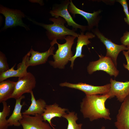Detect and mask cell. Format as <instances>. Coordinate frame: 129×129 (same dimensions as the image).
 <instances>
[{
    "instance_id": "6da1fadb",
    "label": "cell",
    "mask_w": 129,
    "mask_h": 129,
    "mask_svg": "<svg viewBox=\"0 0 129 129\" xmlns=\"http://www.w3.org/2000/svg\"><path fill=\"white\" fill-rule=\"evenodd\" d=\"M110 96L108 93L86 95L80 104V111L84 118L91 121L100 118L111 120L109 110L105 103Z\"/></svg>"
},
{
    "instance_id": "7a4b0ae2",
    "label": "cell",
    "mask_w": 129,
    "mask_h": 129,
    "mask_svg": "<svg viewBox=\"0 0 129 129\" xmlns=\"http://www.w3.org/2000/svg\"><path fill=\"white\" fill-rule=\"evenodd\" d=\"M49 20L53 22V24H46L38 23L30 20L35 24L39 25L45 29L46 35L49 40H52L50 44L51 46H54L58 40H63L65 39L68 35L78 37L79 34L76 32V30L73 28L70 29L67 28L64 25L66 22L62 17H59L49 18Z\"/></svg>"
},
{
    "instance_id": "3957f363",
    "label": "cell",
    "mask_w": 129,
    "mask_h": 129,
    "mask_svg": "<svg viewBox=\"0 0 129 129\" xmlns=\"http://www.w3.org/2000/svg\"><path fill=\"white\" fill-rule=\"evenodd\" d=\"M76 37L68 35L64 39L66 42L64 44H60L56 42L58 48L53 55L54 61H50L49 64L54 68L63 69L68 62L70 59L74 56L71 49L74 43Z\"/></svg>"
},
{
    "instance_id": "277c9868",
    "label": "cell",
    "mask_w": 129,
    "mask_h": 129,
    "mask_svg": "<svg viewBox=\"0 0 129 129\" xmlns=\"http://www.w3.org/2000/svg\"><path fill=\"white\" fill-rule=\"evenodd\" d=\"M70 0H65L60 4L54 5L50 11L51 16L54 18L60 17L64 19L67 24V26L72 27L75 30L80 29L81 31L85 32L87 31V26L81 25L76 23L73 20L68 10Z\"/></svg>"
},
{
    "instance_id": "5b68a950",
    "label": "cell",
    "mask_w": 129,
    "mask_h": 129,
    "mask_svg": "<svg viewBox=\"0 0 129 129\" xmlns=\"http://www.w3.org/2000/svg\"><path fill=\"white\" fill-rule=\"evenodd\" d=\"M98 55L99 59L98 60L90 62L87 66V70L88 74H91L97 71L102 70L111 76L117 77L119 72L112 60L106 56Z\"/></svg>"
},
{
    "instance_id": "8992f818",
    "label": "cell",
    "mask_w": 129,
    "mask_h": 129,
    "mask_svg": "<svg viewBox=\"0 0 129 129\" xmlns=\"http://www.w3.org/2000/svg\"><path fill=\"white\" fill-rule=\"evenodd\" d=\"M91 31L104 45L107 50L106 56L110 58L117 67V59L119 54L122 51L127 50V47L123 44L118 45L113 43L106 37L98 28L94 29Z\"/></svg>"
},
{
    "instance_id": "52a82bcc",
    "label": "cell",
    "mask_w": 129,
    "mask_h": 129,
    "mask_svg": "<svg viewBox=\"0 0 129 129\" xmlns=\"http://www.w3.org/2000/svg\"><path fill=\"white\" fill-rule=\"evenodd\" d=\"M36 83V79L34 75L28 72L26 75L19 78L11 98L16 100L20 98L24 93L31 94L35 87Z\"/></svg>"
},
{
    "instance_id": "ba28073f",
    "label": "cell",
    "mask_w": 129,
    "mask_h": 129,
    "mask_svg": "<svg viewBox=\"0 0 129 129\" xmlns=\"http://www.w3.org/2000/svg\"><path fill=\"white\" fill-rule=\"evenodd\" d=\"M59 85L62 87H66L79 90L84 92L86 95H89L107 94L109 91L110 86V83L99 86L82 82L73 84L66 82L60 83Z\"/></svg>"
},
{
    "instance_id": "9c48e42d",
    "label": "cell",
    "mask_w": 129,
    "mask_h": 129,
    "mask_svg": "<svg viewBox=\"0 0 129 129\" xmlns=\"http://www.w3.org/2000/svg\"><path fill=\"white\" fill-rule=\"evenodd\" d=\"M70 13L75 17V15L78 14L83 16L87 22V31L90 32L95 28H98V24L101 19L100 14L102 11L99 10L90 13L85 11L77 8L74 5L72 1L70 0V4L68 7Z\"/></svg>"
},
{
    "instance_id": "30bf717a",
    "label": "cell",
    "mask_w": 129,
    "mask_h": 129,
    "mask_svg": "<svg viewBox=\"0 0 129 129\" xmlns=\"http://www.w3.org/2000/svg\"><path fill=\"white\" fill-rule=\"evenodd\" d=\"M0 13L5 18L4 29L18 26L23 27L26 29L27 28L22 20V18L25 17L24 15L20 11L11 9L0 5Z\"/></svg>"
},
{
    "instance_id": "8fae6325",
    "label": "cell",
    "mask_w": 129,
    "mask_h": 129,
    "mask_svg": "<svg viewBox=\"0 0 129 129\" xmlns=\"http://www.w3.org/2000/svg\"><path fill=\"white\" fill-rule=\"evenodd\" d=\"M30 54L28 52L22 58V62L17 65V69H14L16 64L8 70L0 73V82L12 77H22L27 74V69L29 66V60Z\"/></svg>"
},
{
    "instance_id": "7c38bea8",
    "label": "cell",
    "mask_w": 129,
    "mask_h": 129,
    "mask_svg": "<svg viewBox=\"0 0 129 129\" xmlns=\"http://www.w3.org/2000/svg\"><path fill=\"white\" fill-rule=\"evenodd\" d=\"M110 81V86L108 93L109 99L116 97L118 101L122 102L129 95V81H119L111 78Z\"/></svg>"
},
{
    "instance_id": "4fadbf2b",
    "label": "cell",
    "mask_w": 129,
    "mask_h": 129,
    "mask_svg": "<svg viewBox=\"0 0 129 129\" xmlns=\"http://www.w3.org/2000/svg\"><path fill=\"white\" fill-rule=\"evenodd\" d=\"M23 118L19 122L23 129H52L49 124L44 122L41 115L37 114L34 116L22 115Z\"/></svg>"
},
{
    "instance_id": "5bb4252c",
    "label": "cell",
    "mask_w": 129,
    "mask_h": 129,
    "mask_svg": "<svg viewBox=\"0 0 129 129\" xmlns=\"http://www.w3.org/2000/svg\"><path fill=\"white\" fill-rule=\"evenodd\" d=\"M114 125L117 129H129V95L122 102Z\"/></svg>"
},
{
    "instance_id": "9a60e30c",
    "label": "cell",
    "mask_w": 129,
    "mask_h": 129,
    "mask_svg": "<svg viewBox=\"0 0 129 129\" xmlns=\"http://www.w3.org/2000/svg\"><path fill=\"white\" fill-rule=\"evenodd\" d=\"M95 36L91 32L87 31L85 34L84 32L80 31V33L79 34L77 37L75 54L69 60V61H71L70 67L72 69H73L75 59L78 57L82 58L84 56V55L82 54L83 47L84 45L87 46L91 43L89 39L95 38Z\"/></svg>"
},
{
    "instance_id": "2e32d148",
    "label": "cell",
    "mask_w": 129,
    "mask_h": 129,
    "mask_svg": "<svg viewBox=\"0 0 129 129\" xmlns=\"http://www.w3.org/2000/svg\"><path fill=\"white\" fill-rule=\"evenodd\" d=\"M68 111V109L62 108L56 103L50 105H47L45 110L41 115L42 116L44 121H47L49 124L53 127L51 120L56 117H63L66 113V112Z\"/></svg>"
},
{
    "instance_id": "e0dca14e",
    "label": "cell",
    "mask_w": 129,
    "mask_h": 129,
    "mask_svg": "<svg viewBox=\"0 0 129 129\" xmlns=\"http://www.w3.org/2000/svg\"><path fill=\"white\" fill-rule=\"evenodd\" d=\"M54 46H51L47 51L40 53L34 50L31 48L29 51L31 55L29 60V66H34L45 63L49 57L54 54Z\"/></svg>"
},
{
    "instance_id": "ac0fdd59",
    "label": "cell",
    "mask_w": 129,
    "mask_h": 129,
    "mask_svg": "<svg viewBox=\"0 0 129 129\" xmlns=\"http://www.w3.org/2000/svg\"><path fill=\"white\" fill-rule=\"evenodd\" d=\"M31 104L28 108L22 113V115H42L43 113L46 105L45 101L43 99L40 98L36 100L33 92H32Z\"/></svg>"
},
{
    "instance_id": "d6986e66",
    "label": "cell",
    "mask_w": 129,
    "mask_h": 129,
    "mask_svg": "<svg viewBox=\"0 0 129 129\" xmlns=\"http://www.w3.org/2000/svg\"><path fill=\"white\" fill-rule=\"evenodd\" d=\"M25 96L23 95L20 98L16 100L15 107L11 115L8 119L9 126L14 125L19 126L21 124L19 121L23 118L21 110L24 104H21V100L25 98Z\"/></svg>"
},
{
    "instance_id": "ffe728a7",
    "label": "cell",
    "mask_w": 129,
    "mask_h": 129,
    "mask_svg": "<svg viewBox=\"0 0 129 129\" xmlns=\"http://www.w3.org/2000/svg\"><path fill=\"white\" fill-rule=\"evenodd\" d=\"M16 82L9 80L0 82V103L11 98L14 91Z\"/></svg>"
},
{
    "instance_id": "44dd1931",
    "label": "cell",
    "mask_w": 129,
    "mask_h": 129,
    "mask_svg": "<svg viewBox=\"0 0 129 129\" xmlns=\"http://www.w3.org/2000/svg\"><path fill=\"white\" fill-rule=\"evenodd\" d=\"M63 117L65 118L68 122L66 129H82L83 124L76 123L78 119V117L77 113L75 112L67 111Z\"/></svg>"
},
{
    "instance_id": "7402d4cb",
    "label": "cell",
    "mask_w": 129,
    "mask_h": 129,
    "mask_svg": "<svg viewBox=\"0 0 129 129\" xmlns=\"http://www.w3.org/2000/svg\"><path fill=\"white\" fill-rule=\"evenodd\" d=\"M3 105V109L0 112V129H8L9 126L6 117L9 115L11 112V107L8 105L6 101L2 102Z\"/></svg>"
},
{
    "instance_id": "603a6c76",
    "label": "cell",
    "mask_w": 129,
    "mask_h": 129,
    "mask_svg": "<svg viewBox=\"0 0 129 129\" xmlns=\"http://www.w3.org/2000/svg\"><path fill=\"white\" fill-rule=\"evenodd\" d=\"M10 69L5 55L0 52V73Z\"/></svg>"
},
{
    "instance_id": "cb8c5ba5",
    "label": "cell",
    "mask_w": 129,
    "mask_h": 129,
    "mask_svg": "<svg viewBox=\"0 0 129 129\" xmlns=\"http://www.w3.org/2000/svg\"><path fill=\"white\" fill-rule=\"evenodd\" d=\"M120 41L122 44L127 47L129 46V31H126L124 33Z\"/></svg>"
},
{
    "instance_id": "d4e9b609",
    "label": "cell",
    "mask_w": 129,
    "mask_h": 129,
    "mask_svg": "<svg viewBox=\"0 0 129 129\" xmlns=\"http://www.w3.org/2000/svg\"><path fill=\"white\" fill-rule=\"evenodd\" d=\"M116 1L119 2L122 6L126 17L129 16L128 5L127 0H117Z\"/></svg>"
},
{
    "instance_id": "484cf974",
    "label": "cell",
    "mask_w": 129,
    "mask_h": 129,
    "mask_svg": "<svg viewBox=\"0 0 129 129\" xmlns=\"http://www.w3.org/2000/svg\"><path fill=\"white\" fill-rule=\"evenodd\" d=\"M123 53L125 57L127 62V64H123V66L125 68L127 69L129 71V56L127 51L124 50Z\"/></svg>"
},
{
    "instance_id": "4316f807",
    "label": "cell",
    "mask_w": 129,
    "mask_h": 129,
    "mask_svg": "<svg viewBox=\"0 0 129 129\" xmlns=\"http://www.w3.org/2000/svg\"><path fill=\"white\" fill-rule=\"evenodd\" d=\"M124 19L125 22L129 25V16L124 18Z\"/></svg>"
},
{
    "instance_id": "83f0119b",
    "label": "cell",
    "mask_w": 129,
    "mask_h": 129,
    "mask_svg": "<svg viewBox=\"0 0 129 129\" xmlns=\"http://www.w3.org/2000/svg\"><path fill=\"white\" fill-rule=\"evenodd\" d=\"M128 48V51H127L128 54V55L129 56V46H128L127 47Z\"/></svg>"
},
{
    "instance_id": "f1b7e54d",
    "label": "cell",
    "mask_w": 129,
    "mask_h": 129,
    "mask_svg": "<svg viewBox=\"0 0 129 129\" xmlns=\"http://www.w3.org/2000/svg\"><path fill=\"white\" fill-rule=\"evenodd\" d=\"M101 129H106L105 127L103 126L102 127Z\"/></svg>"
}]
</instances>
